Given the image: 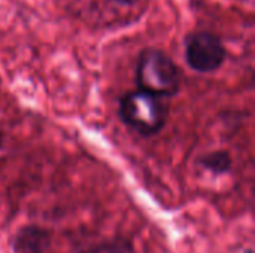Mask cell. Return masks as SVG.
<instances>
[{
  "mask_svg": "<svg viewBox=\"0 0 255 253\" xmlns=\"http://www.w3.org/2000/svg\"><path fill=\"white\" fill-rule=\"evenodd\" d=\"M136 84L140 91L158 98L172 97L181 88V72L164 51L145 48L137 58Z\"/></svg>",
  "mask_w": 255,
  "mask_h": 253,
  "instance_id": "cell-1",
  "label": "cell"
},
{
  "mask_svg": "<svg viewBox=\"0 0 255 253\" xmlns=\"http://www.w3.org/2000/svg\"><path fill=\"white\" fill-rule=\"evenodd\" d=\"M120 116L130 128L143 136H151L164 127L167 109L161 98L134 89L121 97Z\"/></svg>",
  "mask_w": 255,
  "mask_h": 253,
  "instance_id": "cell-2",
  "label": "cell"
},
{
  "mask_svg": "<svg viewBox=\"0 0 255 253\" xmlns=\"http://www.w3.org/2000/svg\"><path fill=\"white\" fill-rule=\"evenodd\" d=\"M226 57V46L221 37L215 33L196 31L191 33L185 40V60L196 72H215L224 64Z\"/></svg>",
  "mask_w": 255,
  "mask_h": 253,
  "instance_id": "cell-3",
  "label": "cell"
},
{
  "mask_svg": "<svg viewBox=\"0 0 255 253\" xmlns=\"http://www.w3.org/2000/svg\"><path fill=\"white\" fill-rule=\"evenodd\" d=\"M200 163L206 170L214 171L217 174L227 173L232 167V158H230L229 152H224V151L211 152V154L205 155Z\"/></svg>",
  "mask_w": 255,
  "mask_h": 253,
  "instance_id": "cell-4",
  "label": "cell"
},
{
  "mask_svg": "<svg viewBox=\"0 0 255 253\" xmlns=\"http://www.w3.org/2000/svg\"><path fill=\"white\" fill-rule=\"evenodd\" d=\"M114 1H117V3H120V4H131V3H134L136 0H114Z\"/></svg>",
  "mask_w": 255,
  "mask_h": 253,
  "instance_id": "cell-5",
  "label": "cell"
},
{
  "mask_svg": "<svg viewBox=\"0 0 255 253\" xmlns=\"http://www.w3.org/2000/svg\"><path fill=\"white\" fill-rule=\"evenodd\" d=\"M0 139H1V131H0Z\"/></svg>",
  "mask_w": 255,
  "mask_h": 253,
  "instance_id": "cell-6",
  "label": "cell"
}]
</instances>
